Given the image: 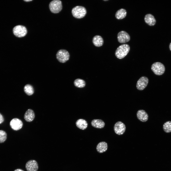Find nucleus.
<instances>
[{
    "mask_svg": "<svg viewBox=\"0 0 171 171\" xmlns=\"http://www.w3.org/2000/svg\"><path fill=\"white\" fill-rule=\"evenodd\" d=\"M130 49L129 45L127 44H124L119 46L116 49L115 54L117 58L122 59L127 54Z\"/></svg>",
    "mask_w": 171,
    "mask_h": 171,
    "instance_id": "1",
    "label": "nucleus"
},
{
    "mask_svg": "<svg viewBox=\"0 0 171 171\" xmlns=\"http://www.w3.org/2000/svg\"><path fill=\"white\" fill-rule=\"evenodd\" d=\"M71 12L73 16L76 18L81 19L84 17L86 13L85 8L80 6H77L72 9Z\"/></svg>",
    "mask_w": 171,
    "mask_h": 171,
    "instance_id": "2",
    "label": "nucleus"
},
{
    "mask_svg": "<svg viewBox=\"0 0 171 171\" xmlns=\"http://www.w3.org/2000/svg\"><path fill=\"white\" fill-rule=\"evenodd\" d=\"M49 7L52 13L55 14L58 13L62 10V2L59 0H53L49 3Z\"/></svg>",
    "mask_w": 171,
    "mask_h": 171,
    "instance_id": "3",
    "label": "nucleus"
},
{
    "mask_svg": "<svg viewBox=\"0 0 171 171\" xmlns=\"http://www.w3.org/2000/svg\"><path fill=\"white\" fill-rule=\"evenodd\" d=\"M56 57L60 62L64 63L69 60L70 54L66 50L60 49L57 52Z\"/></svg>",
    "mask_w": 171,
    "mask_h": 171,
    "instance_id": "4",
    "label": "nucleus"
},
{
    "mask_svg": "<svg viewBox=\"0 0 171 171\" xmlns=\"http://www.w3.org/2000/svg\"><path fill=\"white\" fill-rule=\"evenodd\" d=\"M13 31L14 34L18 38L25 36L27 33L26 28L24 26L21 25L15 26L13 29Z\"/></svg>",
    "mask_w": 171,
    "mask_h": 171,
    "instance_id": "5",
    "label": "nucleus"
},
{
    "mask_svg": "<svg viewBox=\"0 0 171 171\" xmlns=\"http://www.w3.org/2000/svg\"><path fill=\"white\" fill-rule=\"evenodd\" d=\"M151 69L156 75H160L163 74L165 70L164 65L162 63L157 62L153 63L152 65Z\"/></svg>",
    "mask_w": 171,
    "mask_h": 171,
    "instance_id": "6",
    "label": "nucleus"
},
{
    "mask_svg": "<svg viewBox=\"0 0 171 171\" xmlns=\"http://www.w3.org/2000/svg\"><path fill=\"white\" fill-rule=\"evenodd\" d=\"M126 126L125 124L121 121H118L114 124V130L117 134L120 135L123 134L126 130Z\"/></svg>",
    "mask_w": 171,
    "mask_h": 171,
    "instance_id": "7",
    "label": "nucleus"
},
{
    "mask_svg": "<svg viewBox=\"0 0 171 171\" xmlns=\"http://www.w3.org/2000/svg\"><path fill=\"white\" fill-rule=\"evenodd\" d=\"M118 42L120 43H124L128 42L130 40L129 35L126 32L122 31L119 32L117 35Z\"/></svg>",
    "mask_w": 171,
    "mask_h": 171,
    "instance_id": "8",
    "label": "nucleus"
},
{
    "mask_svg": "<svg viewBox=\"0 0 171 171\" xmlns=\"http://www.w3.org/2000/svg\"><path fill=\"white\" fill-rule=\"evenodd\" d=\"M148 78L145 76H142L138 81L136 84V87L138 89L142 90L147 86L148 83Z\"/></svg>",
    "mask_w": 171,
    "mask_h": 171,
    "instance_id": "9",
    "label": "nucleus"
},
{
    "mask_svg": "<svg viewBox=\"0 0 171 171\" xmlns=\"http://www.w3.org/2000/svg\"><path fill=\"white\" fill-rule=\"evenodd\" d=\"M10 126L11 128L14 130H18L21 129L23 125L22 121L18 119L14 118L10 121Z\"/></svg>",
    "mask_w": 171,
    "mask_h": 171,
    "instance_id": "10",
    "label": "nucleus"
},
{
    "mask_svg": "<svg viewBox=\"0 0 171 171\" xmlns=\"http://www.w3.org/2000/svg\"><path fill=\"white\" fill-rule=\"evenodd\" d=\"M25 167L27 171H37L38 168V165L36 161L31 160L27 162Z\"/></svg>",
    "mask_w": 171,
    "mask_h": 171,
    "instance_id": "11",
    "label": "nucleus"
},
{
    "mask_svg": "<svg viewBox=\"0 0 171 171\" xmlns=\"http://www.w3.org/2000/svg\"><path fill=\"white\" fill-rule=\"evenodd\" d=\"M137 116L138 119L142 122H146L148 119V116L147 114L143 110H138L137 112Z\"/></svg>",
    "mask_w": 171,
    "mask_h": 171,
    "instance_id": "12",
    "label": "nucleus"
},
{
    "mask_svg": "<svg viewBox=\"0 0 171 171\" xmlns=\"http://www.w3.org/2000/svg\"><path fill=\"white\" fill-rule=\"evenodd\" d=\"M35 115L32 109H28L25 113L24 118L27 122H31L32 121L34 118Z\"/></svg>",
    "mask_w": 171,
    "mask_h": 171,
    "instance_id": "13",
    "label": "nucleus"
},
{
    "mask_svg": "<svg viewBox=\"0 0 171 171\" xmlns=\"http://www.w3.org/2000/svg\"><path fill=\"white\" fill-rule=\"evenodd\" d=\"M144 19L145 23L149 26H153L156 24V20L154 16L151 14H146Z\"/></svg>",
    "mask_w": 171,
    "mask_h": 171,
    "instance_id": "14",
    "label": "nucleus"
},
{
    "mask_svg": "<svg viewBox=\"0 0 171 171\" xmlns=\"http://www.w3.org/2000/svg\"><path fill=\"white\" fill-rule=\"evenodd\" d=\"M91 124L93 127L98 128H102L104 126V122L100 119H94L91 122Z\"/></svg>",
    "mask_w": 171,
    "mask_h": 171,
    "instance_id": "15",
    "label": "nucleus"
},
{
    "mask_svg": "<svg viewBox=\"0 0 171 171\" xmlns=\"http://www.w3.org/2000/svg\"><path fill=\"white\" fill-rule=\"evenodd\" d=\"M76 126L79 129L84 130L86 129L88 126L87 122L85 120L82 119H79L76 122Z\"/></svg>",
    "mask_w": 171,
    "mask_h": 171,
    "instance_id": "16",
    "label": "nucleus"
},
{
    "mask_svg": "<svg viewBox=\"0 0 171 171\" xmlns=\"http://www.w3.org/2000/svg\"><path fill=\"white\" fill-rule=\"evenodd\" d=\"M93 42L96 47H100L102 46L103 43L104 41L102 37L99 35L94 36L93 38Z\"/></svg>",
    "mask_w": 171,
    "mask_h": 171,
    "instance_id": "17",
    "label": "nucleus"
},
{
    "mask_svg": "<svg viewBox=\"0 0 171 171\" xmlns=\"http://www.w3.org/2000/svg\"><path fill=\"white\" fill-rule=\"evenodd\" d=\"M108 148V145L106 142H99L96 147L97 151L100 153H102L106 151Z\"/></svg>",
    "mask_w": 171,
    "mask_h": 171,
    "instance_id": "18",
    "label": "nucleus"
},
{
    "mask_svg": "<svg viewBox=\"0 0 171 171\" xmlns=\"http://www.w3.org/2000/svg\"><path fill=\"white\" fill-rule=\"evenodd\" d=\"M126 14V10L124 9H121L117 11L115 14V16L118 19H122L125 17Z\"/></svg>",
    "mask_w": 171,
    "mask_h": 171,
    "instance_id": "19",
    "label": "nucleus"
},
{
    "mask_svg": "<svg viewBox=\"0 0 171 171\" xmlns=\"http://www.w3.org/2000/svg\"><path fill=\"white\" fill-rule=\"evenodd\" d=\"M24 90L26 94L28 95H31L34 93V90L33 87L29 84H27L24 86Z\"/></svg>",
    "mask_w": 171,
    "mask_h": 171,
    "instance_id": "20",
    "label": "nucleus"
},
{
    "mask_svg": "<svg viewBox=\"0 0 171 171\" xmlns=\"http://www.w3.org/2000/svg\"><path fill=\"white\" fill-rule=\"evenodd\" d=\"M74 84L75 86L79 88H83L86 85L85 81L80 79H76L74 81Z\"/></svg>",
    "mask_w": 171,
    "mask_h": 171,
    "instance_id": "21",
    "label": "nucleus"
},
{
    "mask_svg": "<svg viewBox=\"0 0 171 171\" xmlns=\"http://www.w3.org/2000/svg\"><path fill=\"white\" fill-rule=\"evenodd\" d=\"M163 129L165 132L169 133L171 132V121H168L165 123L163 125Z\"/></svg>",
    "mask_w": 171,
    "mask_h": 171,
    "instance_id": "22",
    "label": "nucleus"
},
{
    "mask_svg": "<svg viewBox=\"0 0 171 171\" xmlns=\"http://www.w3.org/2000/svg\"><path fill=\"white\" fill-rule=\"evenodd\" d=\"M7 138V134L6 132L3 130H0V143L4 142Z\"/></svg>",
    "mask_w": 171,
    "mask_h": 171,
    "instance_id": "23",
    "label": "nucleus"
},
{
    "mask_svg": "<svg viewBox=\"0 0 171 171\" xmlns=\"http://www.w3.org/2000/svg\"><path fill=\"white\" fill-rule=\"evenodd\" d=\"M4 120V117L0 113V124L2 123Z\"/></svg>",
    "mask_w": 171,
    "mask_h": 171,
    "instance_id": "24",
    "label": "nucleus"
},
{
    "mask_svg": "<svg viewBox=\"0 0 171 171\" xmlns=\"http://www.w3.org/2000/svg\"><path fill=\"white\" fill-rule=\"evenodd\" d=\"M14 171H24L22 170L19 169H17L15 170Z\"/></svg>",
    "mask_w": 171,
    "mask_h": 171,
    "instance_id": "25",
    "label": "nucleus"
},
{
    "mask_svg": "<svg viewBox=\"0 0 171 171\" xmlns=\"http://www.w3.org/2000/svg\"><path fill=\"white\" fill-rule=\"evenodd\" d=\"M24 0L26 2H29L30 1H32V0Z\"/></svg>",
    "mask_w": 171,
    "mask_h": 171,
    "instance_id": "26",
    "label": "nucleus"
},
{
    "mask_svg": "<svg viewBox=\"0 0 171 171\" xmlns=\"http://www.w3.org/2000/svg\"><path fill=\"white\" fill-rule=\"evenodd\" d=\"M169 48L170 50L171 51V42L170 43L169 45Z\"/></svg>",
    "mask_w": 171,
    "mask_h": 171,
    "instance_id": "27",
    "label": "nucleus"
},
{
    "mask_svg": "<svg viewBox=\"0 0 171 171\" xmlns=\"http://www.w3.org/2000/svg\"><path fill=\"white\" fill-rule=\"evenodd\" d=\"M104 0V1H108V0Z\"/></svg>",
    "mask_w": 171,
    "mask_h": 171,
    "instance_id": "28",
    "label": "nucleus"
}]
</instances>
